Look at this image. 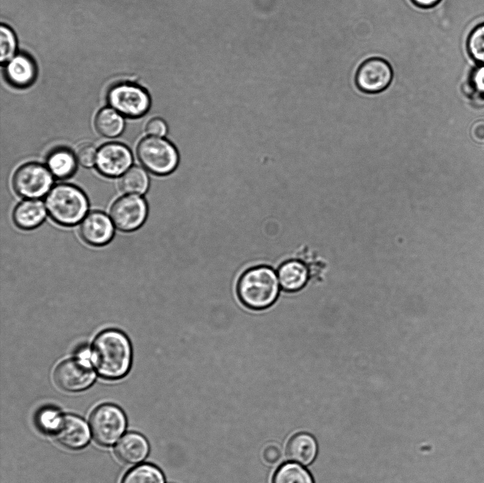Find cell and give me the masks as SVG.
Masks as SVG:
<instances>
[{
	"mask_svg": "<svg viewBox=\"0 0 484 483\" xmlns=\"http://www.w3.org/2000/svg\"><path fill=\"white\" fill-rule=\"evenodd\" d=\"M90 358L96 372L103 378H121L131 365L132 348L129 339L116 329L103 331L94 340Z\"/></svg>",
	"mask_w": 484,
	"mask_h": 483,
	"instance_id": "obj_1",
	"label": "cell"
},
{
	"mask_svg": "<svg viewBox=\"0 0 484 483\" xmlns=\"http://www.w3.org/2000/svg\"><path fill=\"white\" fill-rule=\"evenodd\" d=\"M278 278L274 269L259 266L246 271L237 284L240 301L252 309H264L271 306L280 291Z\"/></svg>",
	"mask_w": 484,
	"mask_h": 483,
	"instance_id": "obj_2",
	"label": "cell"
},
{
	"mask_svg": "<svg viewBox=\"0 0 484 483\" xmlns=\"http://www.w3.org/2000/svg\"><path fill=\"white\" fill-rule=\"evenodd\" d=\"M45 207L50 217L64 226H72L86 215L89 201L85 193L72 184L55 186L45 198Z\"/></svg>",
	"mask_w": 484,
	"mask_h": 483,
	"instance_id": "obj_3",
	"label": "cell"
},
{
	"mask_svg": "<svg viewBox=\"0 0 484 483\" xmlns=\"http://www.w3.org/2000/svg\"><path fill=\"white\" fill-rule=\"evenodd\" d=\"M137 156L145 169L157 175L171 173L179 162V154L174 146L159 137L150 136L140 140Z\"/></svg>",
	"mask_w": 484,
	"mask_h": 483,
	"instance_id": "obj_4",
	"label": "cell"
},
{
	"mask_svg": "<svg viewBox=\"0 0 484 483\" xmlns=\"http://www.w3.org/2000/svg\"><path fill=\"white\" fill-rule=\"evenodd\" d=\"M53 176L47 167L35 162L21 166L12 178L16 193L28 199L43 197L51 190Z\"/></svg>",
	"mask_w": 484,
	"mask_h": 483,
	"instance_id": "obj_5",
	"label": "cell"
},
{
	"mask_svg": "<svg viewBox=\"0 0 484 483\" xmlns=\"http://www.w3.org/2000/svg\"><path fill=\"white\" fill-rule=\"evenodd\" d=\"M126 420L122 410L113 404H103L92 412L90 426L94 440L100 445L114 444L123 433Z\"/></svg>",
	"mask_w": 484,
	"mask_h": 483,
	"instance_id": "obj_6",
	"label": "cell"
},
{
	"mask_svg": "<svg viewBox=\"0 0 484 483\" xmlns=\"http://www.w3.org/2000/svg\"><path fill=\"white\" fill-rule=\"evenodd\" d=\"M112 108L128 118H139L150 106V98L142 89L130 84H120L112 88L108 94Z\"/></svg>",
	"mask_w": 484,
	"mask_h": 483,
	"instance_id": "obj_7",
	"label": "cell"
},
{
	"mask_svg": "<svg viewBox=\"0 0 484 483\" xmlns=\"http://www.w3.org/2000/svg\"><path fill=\"white\" fill-rule=\"evenodd\" d=\"M393 78V71L388 61L381 57H371L358 67L355 84L364 93H378L390 86Z\"/></svg>",
	"mask_w": 484,
	"mask_h": 483,
	"instance_id": "obj_8",
	"label": "cell"
},
{
	"mask_svg": "<svg viewBox=\"0 0 484 483\" xmlns=\"http://www.w3.org/2000/svg\"><path fill=\"white\" fill-rule=\"evenodd\" d=\"M53 377L61 389L77 392L91 386L95 380V373L88 360L71 358L61 362L56 367Z\"/></svg>",
	"mask_w": 484,
	"mask_h": 483,
	"instance_id": "obj_9",
	"label": "cell"
},
{
	"mask_svg": "<svg viewBox=\"0 0 484 483\" xmlns=\"http://www.w3.org/2000/svg\"><path fill=\"white\" fill-rule=\"evenodd\" d=\"M147 205L139 195H127L117 199L112 205L110 215L115 226L121 231L138 229L147 215Z\"/></svg>",
	"mask_w": 484,
	"mask_h": 483,
	"instance_id": "obj_10",
	"label": "cell"
},
{
	"mask_svg": "<svg viewBox=\"0 0 484 483\" xmlns=\"http://www.w3.org/2000/svg\"><path fill=\"white\" fill-rule=\"evenodd\" d=\"M132 163L130 150L119 142H110L101 146L97 151L95 161L98 171L107 177L123 175L130 168Z\"/></svg>",
	"mask_w": 484,
	"mask_h": 483,
	"instance_id": "obj_11",
	"label": "cell"
},
{
	"mask_svg": "<svg viewBox=\"0 0 484 483\" xmlns=\"http://www.w3.org/2000/svg\"><path fill=\"white\" fill-rule=\"evenodd\" d=\"M52 434L62 445L72 450L84 447L90 438L86 422L81 418L70 414L61 415Z\"/></svg>",
	"mask_w": 484,
	"mask_h": 483,
	"instance_id": "obj_12",
	"label": "cell"
},
{
	"mask_svg": "<svg viewBox=\"0 0 484 483\" xmlns=\"http://www.w3.org/2000/svg\"><path fill=\"white\" fill-rule=\"evenodd\" d=\"M112 220L100 211H92L82 220L79 227L81 238L89 244L103 246L108 243L114 234Z\"/></svg>",
	"mask_w": 484,
	"mask_h": 483,
	"instance_id": "obj_13",
	"label": "cell"
},
{
	"mask_svg": "<svg viewBox=\"0 0 484 483\" xmlns=\"http://www.w3.org/2000/svg\"><path fill=\"white\" fill-rule=\"evenodd\" d=\"M310 276L309 268L300 260L287 261L278 269L280 285L287 292H296L302 289Z\"/></svg>",
	"mask_w": 484,
	"mask_h": 483,
	"instance_id": "obj_14",
	"label": "cell"
},
{
	"mask_svg": "<svg viewBox=\"0 0 484 483\" xmlns=\"http://www.w3.org/2000/svg\"><path fill=\"white\" fill-rule=\"evenodd\" d=\"M47 213V209L41 200L27 199L16 206L13 212V220L18 227L31 229L44 221Z\"/></svg>",
	"mask_w": 484,
	"mask_h": 483,
	"instance_id": "obj_15",
	"label": "cell"
},
{
	"mask_svg": "<svg viewBox=\"0 0 484 483\" xmlns=\"http://www.w3.org/2000/svg\"><path fill=\"white\" fill-rule=\"evenodd\" d=\"M117 457L126 464H137L147 455L149 445L140 434L130 433L125 435L116 446Z\"/></svg>",
	"mask_w": 484,
	"mask_h": 483,
	"instance_id": "obj_16",
	"label": "cell"
},
{
	"mask_svg": "<svg viewBox=\"0 0 484 483\" xmlns=\"http://www.w3.org/2000/svg\"><path fill=\"white\" fill-rule=\"evenodd\" d=\"M286 453L291 460L306 466L315 459L317 443L310 434L299 433L294 435L288 441Z\"/></svg>",
	"mask_w": 484,
	"mask_h": 483,
	"instance_id": "obj_17",
	"label": "cell"
},
{
	"mask_svg": "<svg viewBox=\"0 0 484 483\" xmlns=\"http://www.w3.org/2000/svg\"><path fill=\"white\" fill-rule=\"evenodd\" d=\"M77 160L75 154L68 148L57 147L47 156L46 166L53 176L67 178L74 174Z\"/></svg>",
	"mask_w": 484,
	"mask_h": 483,
	"instance_id": "obj_18",
	"label": "cell"
},
{
	"mask_svg": "<svg viewBox=\"0 0 484 483\" xmlns=\"http://www.w3.org/2000/svg\"><path fill=\"white\" fill-rule=\"evenodd\" d=\"M8 80L14 86L24 87L30 85L35 76V67L27 56L18 55L8 62L6 67Z\"/></svg>",
	"mask_w": 484,
	"mask_h": 483,
	"instance_id": "obj_19",
	"label": "cell"
},
{
	"mask_svg": "<svg viewBox=\"0 0 484 483\" xmlns=\"http://www.w3.org/2000/svg\"><path fill=\"white\" fill-rule=\"evenodd\" d=\"M120 113L112 108H103L96 114L94 126L103 137L113 138L119 136L125 127V120Z\"/></svg>",
	"mask_w": 484,
	"mask_h": 483,
	"instance_id": "obj_20",
	"label": "cell"
},
{
	"mask_svg": "<svg viewBox=\"0 0 484 483\" xmlns=\"http://www.w3.org/2000/svg\"><path fill=\"white\" fill-rule=\"evenodd\" d=\"M120 190L130 195L144 194L149 187V177L143 168L134 166L128 169L119 181Z\"/></svg>",
	"mask_w": 484,
	"mask_h": 483,
	"instance_id": "obj_21",
	"label": "cell"
},
{
	"mask_svg": "<svg viewBox=\"0 0 484 483\" xmlns=\"http://www.w3.org/2000/svg\"><path fill=\"white\" fill-rule=\"evenodd\" d=\"M272 483H314L310 473L296 462L281 465L274 475Z\"/></svg>",
	"mask_w": 484,
	"mask_h": 483,
	"instance_id": "obj_22",
	"label": "cell"
},
{
	"mask_svg": "<svg viewBox=\"0 0 484 483\" xmlns=\"http://www.w3.org/2000/svg\"><path fill=\"white\" fill-rule=\"evenodd\" d=\"M122 483H164V477L157 467L143 464L130 470Z\"/></svg>",
	"mask_w": 484,
	"mask_h": 483,
	"instance_id": "obj_23",
	"label": "cell"
},
{
	"mask_svg": "<svg viewBox=\"0 0 484 483\" xmlns=\"http://www.w3.org/2000/svg\"><path fill=\"white\" fill-rule=\"evenodd\" d=\"M469 56L478 64H484V23L476 25L470 33L466 41Z\"/></svg>",
	"mask_w": 484,
	"mask_h": 483,
	"instance_id": "obj_24",
	"label": "cell"
},
{
	"mask_svg": "<svg viewBox=\"0 0 484 483\" xmlns=\"http://www.w3.org/2000/svg\"><path fill=\"white\" fill-rule=\"evenodd\" d=\"M1 62L11 60L16 52V40L13 31L6 25L0 28Z\"/></svg>",
	"mask_w": 484,
	"mask_h": 483,
	"instance_id": "obj_25",
	"label": "cell"
},
{
	"mask_svg": "<svg viewBox=\"0 0 484 483\" xmlns=\"http://www.w3.org/2000/svg\"><path fill=\"white\" fill-rule=\"evenodd\" d=\"M61 414L53 408L46 407L40 410L36 416V424L40 430L52 433Z\"/></svg>",
	"mask_w": 484,
	"mask_h": 483,
	"instance_id": "obj_26",
	"label": "cell"
},
{
	"mask_svg": "<svg viewBox=\"0 0 484 483\" xmlns=\"http://www.w3.org/2000/svg\"><path fill=\"white\" fill-rule=\"evenodd\" d=\"M96 154L95 147L88 142L79 144L75 152L77 162L84 167H91L94 164Z\"/></svg>",
	"mask_w": 484,
	"mask_h": 483,
	"instance_id": "obj_27",
	"label": "cell"
},
{
	"mask_svg": "<svg viewBox=\"0 0 484 483\" xmlns=\"http://www.w3.org/2000/svg\"><path fill=\"white\" fill-rule=\"evenodd\" d=\"M468 86L470 93H476L484 98V64H478L473 69Z\"/></svg>",
	"mask_w": 484,
	"mask_h": 483,
	"instance_id": "obj_28",
	"label": "cell"
},
{
	"mask_svg": "<svg viewBox=\"0 0 484 483\" xmlns=\"http://www.w3.org/2000/svg\"><path fill=\"white\" fill-rule=\"evenodd\" d=\"M145 130L150 136L161 137L166 135L167 126L164 120L159 118H154L149 120Z\"/></svg>",
	"mask_w": 484,
	"mask_h": 483,
	"instance_id": "obj_29",
	"label": "cell"
},
{
	"mask_svg": "<svg viewBox=\"0 0 484 483\" xmlns=\"http://www.w3.org/2000/svg\"><path fill=\"white\" fill-rule=\"evenodd\" d=\"M471 138L477 143L484 144V120L475 121L471 128Z\"/></svg>",
	"mask_w": 484,
	"mask_h": 483,
	"instance_id": "obj_30",
	"label": "cell"
},
{
	"mask_svg": "<svg viewBox=\"0 0 484 483\" xmlns=\"http://www.w3.org/2000/svg\"><path fill=\"white\" fill-rule=\"evenodd\" d=\"M281 455L280 450L276 446L272 445L266 447L263 453L264 460L271 464L278 461Z\"/></svg>",
	"mask_w": 484,
	"mask_h": 483,
	"instance_id": "obj_31",
	"label": "cell"
},
{
	"mask_svg": "<svg viewBox=\"0 0 484 483\" xmlns=\"http://www.w3.org/2000/svg\"><path fill=\"white\" fill-rule=\"evenodd\" d=\"M416 6L421 8H430L440 3L441 0H410Z\"/></svg>",
	"mask_w": 484,
	"mask_h": 483,
	"instance_id": "obj_32",
	"label": "cell"
},
{
	"mask_svg": "<svg viewBox=\"0 0 484 483\" xmlns=\"http://www.w3.org/2000/svg\"><path fill=\"white\" fill-rule=\"evenodd\" d=\"M77 356L79 358L88 360L91 358V350L87 348H82L78 351Z\"/></svg>",
	"mask_w": 484,
	"mask_h": 483,
	"instance_id": "obj_33",
	"label": "cell"
}]
</instances>
